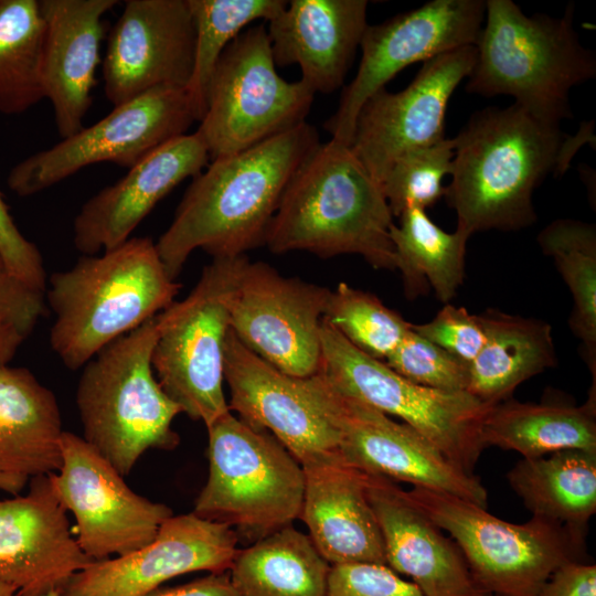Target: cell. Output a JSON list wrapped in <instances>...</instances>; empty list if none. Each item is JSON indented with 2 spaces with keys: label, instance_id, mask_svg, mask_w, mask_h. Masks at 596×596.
<instances>
[{
  "label": "cell",
  "instance_id": "16",
  "mask_svg": "<svg viewBox=\"0 0 596 596\" xmlns=\"http://www.w3.org/2000/svg\"><path fill=\"white\" fill-rule=\"evenodd\" d=\"M485 12L482 0H433L382 23L368 24L360 43L358 72L324 124L331 139L350 146L364 102L403 68L475 45Z\"/></svg>",
  "mask_w": 596,
  "mask_h": 596
},
{
  "label": "cell",
  "instance_id": "38",
  "mask_svg": "<svg viewBox=\"0 0 596 596\" xmlns=\"http://www.w3.org/2000/svg\"><path fill=\"white\" fill-rule=\"evenodd\" d=\"M384 363L406 380L430 389L459 392L468 385V366L411 329Z\"/></svg>",
  "mask_w": 596,
  "mask_h": 596
},
{
  "label": "cell",
  "instance_id": "18",
  "mask_svg": "<svg viewBox=\"0 0 596 596\" xmlns=\"http://www.w3.org/2000/svg\"><path fill=\"white\" fill-rule=\"evenodd\" d=\"M227 524L195 513L172 515L147 545L94 561L73 574L60 596H147L164 582L192 572H227L238 551Z\"/></svg>",
  "mask_w": 596,
  "mask_h": 596
},
{
  "label": "cell",
  "instance_id": "22",
  "mask_svg": "<svg viewBox=\"0 0 596 596\" xmlns=\"http://www.w3.org/2000/svg\"><path fill=\"white\" fill-rule=\"evenodd\" d=\"M209 162L195 132L164 142L83 204L73 222L75 248L97 255L125 243L160 200Z\"/></svg>",
  "mask_w": 596,
  "mask_h": 596
},
{
  "label": "cell",
  "instance_id": "47",
  "mask_svg": "<svg viewBox=\"0 0 596 596\" xmlns=\"http://www.w3.org/2000/svg\"><path fill=\"white\" fill-rule=\"evenodd\" d=\"M0 596H18V592L13 586L0 582Z\"/></svg>",
  "mask_w": 596,
  "mask_h": 596
},
{
  "label": "cell",
  "instance_id": "49",
  "mask_svg": "<svg viewBox=\"0 0 596 596\" xmlns=\"http://www.w3.org/2000/svg\"><path fill=\"white\" fill-rule=\"evenodd\" d=\"M481 596H496V595H491V594H483Z\"/></svg>",
  "mask_w": 596,
  "mask_h": 596
},
{
  "label": "cell",
  "instance_id": "3",
  "mask_svg": "<svg viewBox=\"0 0 596 596\" xmlns=\"http://www.w3.org/2000/svg\"><path fill=\"white\" fill-rule=\"evenodd\" d=\"M393 214L380 184L350 146L320 143L289 181L267 232L274 254L322 258L355 254L375 269H395Z\"/></svg>",
  "mask_w": 596,
  "mask_h": 596
},
{
  "label": "cell",
  "instance_id": "39",
  "mask_svg": "<svg viewBox=\"0 0 596 596\" xmlns=\"http://www.w3.org/2000/svg\"><path fill=\"white\" fill-rule=\"evenodd\" d=\"M412 329L469 368L486 341L480 315H471L464 307L445 305L428 322Z\"/></svg>",
  "mask_w": 596,
  "mask_h": 596
},
{
  "label": "cell",
  "instance_id": "4",
  "mask_svg": "<svg viewBox=\"0 0 596 596\" xmlns=\"http://www.w3.org/2000/svg\"><path fill=\"white\" fill-rule=\"evenodd\" d=\"M172 279L149 237H130L97 255H83L47 278L44 298L54 313L50 345L70 370L143 324L174 300Z\"/></svg>",
  "mask_w": 596,
  "mask_h": 596
},
{
  "label": "cell",
  "instance_id": "37",
  "mask_svg": "<svg viewBox=\"0 0 596 596\" xmlns=\"http://www.w3.org/2000/svg\"><path fill=\"white\" fill-rule=\"evenodd\" d=\"M454 151V138H445L409 151L392 164L380 187L393 216L408 207L425 210L445 196L443 180L451 173Z\"/></svg>",
  "mask_w": 596,
  "mask_h": 596
},
{
  "label": "cell",
  "instance_id": "6",
  "mask_svg": "<svg viewBox=\"0 0 596 596\" xmlns=\"http://www.w3.org/2000/svg\"><path fill=\"white\" fill-rule=\"evenodd\" d=\"M156 316L103 348L84 366L76 389L83 438L123 476L149 449L171 450L181 407L159 384L151 363Z\"/></svg>",
  "mask_w": 596,
  "mask_h": 596
},
{
  "label": "cell",
  "instance_id": "42",
  "mask_svg": "<svg viewBox=\"0 0 596 596\" xmlns=\"http://www.w3.org/2000/svg\"><path fill=\"white\" fill-rule=\"evenodd\" d=\"M45 311L44 294L22 283L0 254V320L14 327L25 338Z\"/></svg>",
  "mask_w": 596,
  "mask_h": 596
},
{
  "label": "cell",
  "instance_id": "29",
  "mask_svg": "<svg viewBox=\"0 0 596 596\" xmlns=\"http://www.w3.org/2000/svg\"><path fill=\"white\" fill-rule=\"evenodd\" d=\"M507 478L533 517L562 526L584 546L596 511V453L571 449L523 458Z\"/></svg>",
  "mask_w": 596,
  "mask_h": 596
},
{
  "label": "cell",
  "instance_id": "34",
  "mask_svg": "<svg viewBox=\"0 0 596 596\" xmlns=\"http://www.w3.org/2000/svg\"><path fill=\"white\" fill-rule=\"evenodd\" d=\"M43 38L39 0H0V113L22 114L45 98Z\"/></svg>",
  "mask_w": 596,
  "mask_h": 596
},
{
  "label": "cell",
  "instance_id": "20",
  "mask_svg": "<svg viewBox=\"0 0 596 596\" xmlns=\"http://www.w3.org/2000/svg\"><path fill=\"white\" fill-rule=\"evenodd\" d=\"M337 393L339 449L347 460L366 473L455 496L487 509V490L473 473L459 468L407 424Z\"/></svg>",
  "mask_w": 596,
  "mask_h": 596
},
{
  "label": "cell",
  "instance_id": "44",
  "mask_svg": "<svg viewBox=\"0 0 596 596\" xmlns=\"http://www.w3.org/2000/svg\"><path fill=\"white\" fill-rule=\"evenodd\" d=\"M147 596H238L228 571L210 573L187 584L174 587H159Z\"/></svg>",
  "mask_w": 596,
  "mask_h": 596
},
{
  "label": "cell",
  "instance_id": "19",
  "mask_svg": "<svg viewBox=\"0 0 596 596\" xmlns=\"http://www.w3.org/2000/svg\"><path fill=\"white\" fill-rule=\"evenodd\" d=\"M195 31L188 0H128L114 24L103 62L113 106L159 87L187 88Z\"/></svg>",
  "mask_w": 596,
  "mask_h": 596
},
{
  "label": "cell",
  "instance_id": "40",
  "mask_svg": "<svg viewBox=\"0 0 596 596\" xmlns=\"http://www.w3.org/2000/svg\"><path fill=\"white\" fill-rule=\"evenodd\" d=\"M326 596H424L413 583L384 564L331 566Z\"/></svg>",
  "mask_w": 596,
  "mask_h": 596
},
{
  "label": "cell",
  "instance_id": "17",
  "mask_svg": "<svg viewBox=\"0 0 596 596\" xmlns=\"http://www.w3.org/2000/svg\"><path fill=\"white\" fill-rule=\"evenodd\" d=\"M475 62V45L449 51L424 62L403 91L384 87L364 102L350 148L379 184L400 157L445 139L448 102Z\"/></svg>",
  "mask_w": 596,
  "mask_h": 596
},
{
  "label": "cell",
  "instance_id": "12",
  "mask_svg": "<svg viewBox=\"0 0 596 596\" xmlns=\"http://www.w3.org/2000/svg\"><path fill=\"white\" fill-rule=\"evenodd\" d=\"M196 121L184 88L159 87L118 106L94 125L29 156L8 175L19 196L42 192L99 162L131 168Z\"/></svg>",
  "mask_w": 596,
  "mask_h": 596
},
{
  "label": "cell",
  "instance_id": "15",
  "mask_svg": "<svg viewBox=\"0 0 596 596\" xmlns=\"http://www.w3.org/2000/svg\"><path fill=\"white\" fill-rule=\"evenodd\" d=\"M331 290L244 259L230 308V329L249 351L307 377L321 365V324Z\"/></svg>",
  "mask_w": 596,
  "mask_h": 596
},
{
  "label": "cell",
  "instance_id": "9",
  "mask_svg": "<svg viewBox=\"0 0 596 596\" xmlns=\"http://www.w3.org/2000/svg\"><path fill=\"white\" fill-rule=\"evenodd\" d=\"M407 500L446 531L477 586L496 596H539L551 574L583 547L562 526L532 517L514 524L468 500L414 487Z\"/></svg>",
  "mask_w": 596,
  "mask_h": 596
},
{
  "label": "cell",
  "instance_id": "11",
  "mask_svg": "<svg viewBox=\"0 0 596 596\" xmlns=\"http://www.w3.org/2000/svg\"><path fill=\"white\" fill-rule=\"evenodd\" d=\"M315 92L279 76L267 29L242 31L221 55L194 131L210 161L241 152L306 121Z\"/></svg>",
  "mask_w": 596,
  "mask_h": 596
},
{
  "label": "cell",
  "instance_id": "23",
  "mask_svg": "<svg viewBox=\"0 0 596 596\" xmlns=\"http://www.w3.org/2000/svg\"><path fill=\"white\" fill-rule=\"evenodd\" d=\"M305 475L300 519L331 565H386L382 533L366 493L368 473L340 449L301 464Z\"/></svg>",
  "mask_w": 596,
  "mask_h": 596
},
{
  "label": "cell",
  "instance_id": "2",
  "mask_svg": "<svg viewBox=\"0 0 596 596\" xmlns=\"http://www.w3.org/2000/svg\"><path fill=\"white\" fill-rule=\"evenodd\" d=\"M567 139L560 126L536 119L517 104L476 111L454 138L445 198L457 214V227L472 235L532 225L533 191L550 172L566 170L574 153Z\"/></svg>",
  "mask_w": 596,
  "mask_h": 596
},
{
  "label": "cell",
  "instance_id": "26",
  "mask_svg": "<svg viewBox=\"0 0 596 596\" xmlns=\"http://www.w3.org/2000/svg\"><path fill=\"white\" fill-rule=\"evenodd\" d=\"M366 493L379 523L386 565L424 596H481L457 544L414 507L394 481L368 473Z\"/></svg>",
  "mask_w": 596,
  "mask_h": 596
},
{
  "label": "cell",
  "instance_id": "27",
  "mask_svg": "<svg viewBox=\"0 0 596 596\" xmlns=\"http://www.w3.org/2000/svg\"><path fill=\"white\" fill-rule=\"evenodd\" d=\"M63 432L54 393L28 369L0 364V472L30 479L58 471Z\"/></svg>",
  "mask_w": 596,
  "mask_h": 596
},
{
  "label": "cell",
  "instance_id": "1",
  "mask_svg": "<svg viewBox=\"0 0 596 596\" xmlns=\"http://www.w3.org/2000/svg\"><path fill=\"white\" fill-rule=\"evenodd\" d=\"M320 145L307 121L241 152L211 160L192 179L169 227L156 243L172 279L195 249L237 257L265 245L295 172Z\"/></svg>",
  "mask_w": 596,
  "mask_h": 596
},
{
  "label": "cell",
  "instance_id": "45",
  "mask_svg": "<svg viewBox=\"0 0 596 596\" xmlns=\"http://www.w3.org/2000/svg\"><path fill=\"white\" fill-rule=\"evenodd\" d=\"M24 339L14 327L0 320V364H7L13 359Z\"/></svg>",
  "mask_w": 596,
  "mask_h": 596
},
{
  "label": "cell",
  "instance_id": "21",
  "mask_svg": "<svg viewBox=\"0 0 596 596\" xmlns=\"http://www.w3.org/2000/svg\"><path fill=\"white\" fill-rule=\"evenodd\" d=\"M29 480L26 494L0 499V582L18 596H44L94 561L73 536L49 475Z\"/></svg>",
  "mask_w": 596,
  "mask_h": 596
},
{
  "label": "cell",
  "instance_id": "35",
  "mask_svg": "<svg viewBox=\"0 0 596 596\" xmlns=\"http://www.w3.org/2000/svg\"><path fill=\"white\" fill-rule=\"evenodd\" d=\"M285 0H188L195 40L193 68L185 88L196 121L206 110L209 87L216 64L227 45L254 21H269Z\"/></svg>",
  "mask_w": 596,
  "mask_h": 596
},
{
  "label": "cell",
  "instance_id": "5",
  "mask_svg": "<svg viewBox=\"0 0 596 596\" xmlns=\"http://www.w3.org/2000/svg\"><path fill=\"white\" fill-rule=\"evenodd\" d=\"M485 25L466 91L508 95L536 119L560 126L572 117L570 92L596 75V57L574 29V6L561 18L525 15L511 0H487Z\"/></svg>",
  "mask_w": 596,
  "mask_h": 596
},
{
  "label": "cell",
  "instance_id": "48",
  "mask_svg": "<svg viewBox=\"0 0 596 596\" xmlns=\"http://www.w3.org/2000/svg\"><path fill=\"white\" fill-rule=\"evenodd\" d=\"M44 596H60V590H53V592H50L47 593L46 595Z\"/></svg>",
  "mask_w": 596,
  "mask_h": 596
},
{
  "label": "cell",
  "instance_id": "28",
  "mask_svg": "<svg viewBox=\"0 0 596 596\" xmlns=\"http://www.w3.org/2000/svg\"><path fill=\"white\" fill-rule=\"evenodd\" d=\"M480 317L486 341L468 368L466 391L493 406L525 380L555 366L557 359L547 322L496 309Z\"/></svg>",
  "mask_w": 596,
  "mask_h": 596
},
{
  "label": "cell",
  "instance_id": "10",
  "mask_svg": "<svg viewBox=\"0 0 596 596\" xmlns=\"http://www.w3.org/2000/svg\"><path fill=\"white\" fill-rule=\"evenodd\" d=\"M319 373L339 393L401 418L468 473L486 448L483 422L494 406L467 391L448 392L415 384L383 361L350 344L324 320Z\"/></svg>",
  "mask_w": 596,
  "mask_h": 596
},
{
  "label": "cell",
  "instance_id": "36",
  "mask_svg": "<svg viewBox=\"0 0 596 596\" xmlns=\"http://www.w3.org/2000/svg\"><path fill=\"white\" fill-rule=\"evenodd\" d=\"M323 320L362 353L385 361L411 329L375 295L340 283L331 290Z\"/></svg>",
  "mask_w": 596,
  "mask_h": 596
},
{
  "label": "cell",
  "instance_id": "41",
  "mask_svg": "<svg viewBox=\"0 0 596 596\" xmlns=\"http://www.w3.org/2000/svg\"><path fill=\"white\" fill-rule=\"evenodd\" d=\"M0 254L9 269L31 289L45 292L46 273L39 248L18 228L0 193Z\"/></svg>",
  "mask_w": 596,
  "mask_h": 596
},
{
  "label": "cell",
  "instance_id": "32",
  "mask_svg": "<svg viewBox=\"0 0 596 596\" xmlns=\"http://www.w3.org/2000/svg\"><path fill=\"white\" fill-rule=\"evenodd\" d=\"M398 219L390 236L405 296L416 298L430 286L440 301L448 302L462 284L471 234L460 227L453 233L441 230L419 207L406 209Z\"/></svg>",
  "mask_w": 596,
  "mask_h": 596
},
{
  "label": "cell",
  "instance_id": "43",
  "mask_svg": "<svg viewBox=\"0 0 596 596\" xmlns=\"http://www.w3.org/2000/svg\"><path fill=\"white\" fill-rule=\"evenodd\" d=\"M539 596H596V565L568 561L549 577Z\"/></svg>",
  "mask_w": 596,
  "mask_h": 596
},
{
  "label": "cell",
  "instance_id": "46",
  "mask_svg": "<svg viewBox=\"0 0 596 596\" xmlns=\"http://www.w3.org/2000/svg\"><path fill=\"white\" fill-rule=\"evenodd\" d=\"M29 479L22 476L0 472V489L14 496L24 489Z\"/></svg>",
  "mask_w": 596,
  "mask_h": 596
},
{
  "label": "cell",
  "instance_id": "8",
  "mask_svg": "<svg viewBox=\"0 0 596 596\" xmlns=\"http://www.w3.org/2000/svg\"><path fill=\"white\" fill-rule=\"evenodd\" d=\"M245 258H213L191 292L156 316L155 375L182 413L206 428L231 412L223 391L224 349L231 302Z\"/></svg>",
  "mask_w": 596,
  "mask_h": 596
},
{
  "label": "cell",
  "instance_id": "13",
  "mask_svg": "<svg viewBox=\"0 0 596 596\" xmlns=\"http://www.w3.org/2000/svg\"><path fill=\"white\" fill-rule=\"evenodd\" d=\"M230 411L249 426L270 433L299 464L339 449V398L319 372L286 374L243 345L231 331L224 349Z\"/></svg>",
  "mask_w": 596,
  "mask_h": 596
},
{
  "label": "cell",
  "instance_id": "31",
  "mask_svg": "<svg viewBox=\"0 0 596 596\" xmlns=\"http://www.w3.org/2000/svg\"><path fill=\"white\" fill-rule=\"evenodd\" d=\"M331 565L292 525L237 551L228 570L238 596H326Z\"/></svg>",
  "mask_w": 596,
  "mask_h": 596
},
{
  "label": "cell",
  "instance_id": "7",
  "mask_svg": "<svg viewBox=\"0 0 596 596\" xmlns=\"http://www.w3.org/2000/svg\"><path fill=\"white\" fill-rule=\"evenodd\" d=\"M206 429L209 476L193 513L253 542L300 519L302 467L270 433L232 412Z\"/></svg>",
  "mask_w": 596,
  "mask_h": 596
},
{
  "label": "cell",
  "instance_id": "30",
  "mask_svg": "<svg viewBox=\"0 0 596 596\" xmlns=\"http://www.w3.org/2000/svg\"><path fill=\"white\" fill-rule=\"evenodd\" d=\"M482 441L485 447L513 450L524 459L571 449L596 453L595 392L579 406L503 401L488 413Z\"/></svg>",
  "mask_w": 596,
  "mask_h": 596
},
{
  "label": "cell",
  "instance_id": "33",
  "mask_svg": "<svg viewBox=\"0 0 596 596\" xmlns=\"http://www.w3.org/2000/svg\"><path fill=\"white\" fill-rule=\"evenodd\" d=\"M542 252L553 262L567 285L573 310L570 326L581 340L583 359L593 383L596 380V227L594 224L558 219L538 236Z\"/></svg>",
  "mask_w": 596,
  "mask_h": 596
},
{
  "label": "cell",
  "instance_id": "24",
  "mask_svg": "<svg viewBox=\"0 0 596 596\" xmlns=\"http://www.w3.org/2000/svg\"><path fill=\"white\" fill-rule=\"evenodd\" d=\"M117 0H39L44 22L42 84L62 139L83 128L92 105L104 35Z\"/></svg>",
  "mask_w": 596,
  "mask_h": 596
},
{
  "label": "cell",
  "instance_id": "25",
  "mask_svg": "<svg viewBox=\"0 0 596 596\" xmlns=\"http://www.w3.org/2000/svg\"><path fill=\"white\" fill-rule=\"evenodd\" d=\"M365 0H291L268 21L276 66L298 64L315 93L339 89L353 62L366 22Z\"/></svg>",
  "mask_w": 596,
  "mask_h": 596
},
{
  "label": "cell",
  "instance_id": "14",
  "mask_svg": "<svg viewBox=\"0 0 596 596\" xmlns=\"http://www.w3.org/2000/svg\"><path fill=\"white\" fill-rule=\"evenodd\" d=\"M62 466L49 475L53 491L75 518L76 541L93 561L149 544L173 515L166 504L132 491L124 477L83 437L63 432Z\"/></svg>",
  "mask_w": 596,
  "mask_h": 596
}]
</instances>
